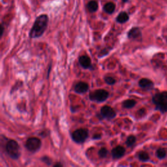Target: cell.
I'll list each match as a JSON object with an SVG mask.
<instances>
[{"mask_svg": "<svg viewBox=\"0 0 167 167\" xmlns=\"http://www.w3.org/2000/svg\"><path fill=\"white\" fill-rule=\"evenodd\" d=\"M49 17L46 15H41L39 16L33 24L30 31V37L36 39L41 37L48 27Z\"/></svg>", "mask_w": 167, "mask_h": 167, "instance_id": "6da1fadb", "label": "cell"}, {"mask_svg": "<svg viewBox=\"0 0 167 167\" xmlns=\"http://www.w3.org/2000/svg\"><path fill=\"white\" fill-rule=\"evenodd\" d=\"M6 153L10 158L14 160L18 159L21 155V148L18 143L15 140H9L5 146Z\"/></svg>", "mask_w": 167, "mask_h": 167, "instance_id": "7a4b0ae2", "label": "cell"}, {"mask_svg": "<svg viewBox=\"0 0 167 167\" xmlns=\"http://www.w3.org/2000/svg\"><path fill=\"white\" fill-rule=\"evenodd\" d=\"M156 109L161 112H167V91L158 93L152 97Z\"/></svg>", "mask_w": 167, "mask_h": 167, "instance_id": "3957f363", "label": "cell"}, {"mask_svg": "<svg viewBox=\"0 0 167 167\" xmlns=\"http://www.w3.org/2000/svg\"><path fill=\"white\" fill-rule=\"evenodd\" d=\"M109 97V93L105 90L100 89L92 91L90 93L89 99L96 103H103Z\"/></svg>", "mask_w": 167, "mask_h": 167, "instance_id": "277c9868", "label": "cell"}, {"mask_svg": "<svg viewBox=\"0 0 167 167\" xmlns=\"http://www.w3.org/2000/svg\"><path fill=\"white\" fill-rule=\"evenodd\" d=\"M88 130L84 128L77 129L72 133L71 137L73 141L78 144H82L85 142L86 139L88 138Z\"/></svg>", "mask_w": 167, "mask_h": 167, "instance_id": "5b68a950", "label": "cell"}, {"mask_svg": "<svg viewBox=\"0 0 167 167\" xmlns=\"http://www.w3.org/2000/svg\"><path fill=\"white\" fill-rule=\"evenodd\" d=\"M25 147L29 151L35 153L39 151L41 147V140L36 137H31L26 140Z\"/></svg>", "mask_w": 167, "mask_h": 167, "instance_id": "8992f818", "label": "cell"}, {"mask_svg": "<svg viewBox=\"0 0 167 167\" xmlns=\"http://www.w3.org/2000/svg\"><path fill=\"white\" fill-rule=\"evenodd\" d=\"M101 115L105 119H112L116 116V112L111 106H104L101 109Z\"/></svg>", "mask_w": 167, "mask_h": 167, "instance_id": "52a82bcc", "label": "cell"}, {"mask_svg": "<svg viewBox=\"0 0 167 167\" xmlns=\"http://www.w3.org/2000/svg\"><path fill=\"white\" fill-rule=\"evenodd\" d=\"M78 62L83 69H89L92 67L91 60L89 56L86 55H83L80 57L78 59Z\"/></svg>", "mask_w": 167, "mask_h": 167, "instance_id": "ba28073f", "label": "cell"}, {"mask_svg": "<svg viewBox=\"0 0 167 167\" xmlns=\"http://www.w3.org/2000/svg\"><path fill=\"white\" fill-rule=\"evenodd\" d=\"M89 90V85L84 82H78L75 86L74 90L78 94H83Z\"/></svg>", "mask_w": 167, "mask_h": 167, "instance_id": "9c48e42d", "label": "cell"}, {"mask_svg": "<svg viewBox=\"0 0 167 167\" xmlns=\"http://www.w3.org/2000/svg\"><path fill=\"white\" fill-rule=\"evenodd\" d=\"M138 85L140 88L145 90H152L153 88V86H154L153 82L148 78H142L141 80H140Z\"/></svg>", "mask_w": 167, "mask_h": 167, "instance_id": "30bf717a", "label": "cell"}, {"mask_svg": "<svg viewBox=\"0 0 167 167\" xmlns=\"http://www.w3.org/2000/svg\"><path fill=\"white\" fill-rule=\"evenodd\" d=\"M112 155L114 159L122 158L125 153V149L122 146H117L112 150Z\"/></svg>", "mask_w": 167, "mask_h": 167, "instance_id": "8fae6325", "label": "cell"}, {"mask_svg": "<svg viewBox=\"0 0 167 167\" xmlns=\"http://www.w3.org/2000/svg\"><path fill=\"white\" fill-rule=\"evenodd\" d=\"M128 37L131 39H137L142 37V33L138 28H133L128 33Z\"/></svg>", "mask_w": 167, "mask_h": 167, "instance_id": "7c38bea8", "label": "cell"}, {"mask_svg": "<svg viewBox=\"0 0 167 167\" xmlns=\"http://www.w3.org/2000/svg\"><path fill=\"white\" fill-rule=\"evenodd\" d=\"M129 17L128 13L125 12H122L116 17V22L119 24H124L129 21Z\"/></svg>", "mask_w": 167, "mask_h": 167, "instance_id": "4fadbf2b", "label": "cell"}, {"mask_svg": "<svg viewBox=\"0 0 167 167\" xmlns=\"http://www.w3.org/2000/svg\"><path fill=\"white\" fill-rule=\"evenodd\" d=\"M87 8L90 12H95L98 9V3L95 0H91L87 4Z\"/></svg>", "mask_w": 167, "mask_h": 167, "instance_id": "5bb4252c", "label": "cell"}, {"mask_svg": "<svg viewBox=\"0 0 167 167\" xmlns=\"http://www.w3.org/2000/svg\"><path fill=\"white\" fill-rule=\"evenodd\" d=\"M115 9H116L115 5L112 2H109L105 4L103 8L104 12L107 13V14H110V15L112 14V13L114 12Z\"/></svg>", "mask_w": 167, "mask_h": 167, "instance_id": "9a60e30c", "label": "cell"}, {"mask_svg": "<svg viewBox=\"0 0 167 167\" xmlns=\"http://www.w3.org/2000/svg\"><path fill=\"white\" fill-rule=\"evenodd\" d=\"M136 103L137 102L134 99H128L123 102V106L127 109H130L134 107Z\"/></svg>", "mask_w": 167, "mask_h": 167, "instance_id": "2e32d148", "label": "cell"}, {"mask_svg": "<svg viewBox=\"0 0 167 167\" xmlns=\"http://www.w3.org/2000/svg\"><path fill=\"white\" fill-rule=\"evenodd\" d=\"M138 159L140 161H141L142 162H146L149 161L150 159V156L148 155V153L146 151H141L138 153Z\"/></svg>", "mask_w": 167, "mask_h": 167, "instance_id": "e0dca14e", "label": "cell"}, {"mask_svg": "<svg viewBox=\"0 0 167 167\" xmlns=\"http://www.w3.org/2000/svg\"><path fill=\"white\" fill-rule=\"evenodd\" d=\"M156 155L159 159H163L166 155V151L163 148H159L157 150Z\"/></svg>", "mask_w": 167, "mask_h": 167, "instance_id": "ac0fdd59", "label": "cell"}, {"mask_svg": "<svg viewBox=\"0 0 167 167\" xmlns=\"http://www.w3.org/2000/svg\"><path fill=\"white\" fill-rule=\"evenodd\" d=\"M136 137L133 135H130L126 140V145L128 147H131L134 145L136 142Z\"/></svg>", "mask_w": 167, "mask_h": 167, "instance_id": "d6986e66", "label": "cell"}, {"mask_svg": "<svg viewBox=\"0 0 167 167\" xmlns=\"http://www.w3.org/2000/svg\"><path fill=\"white\" fill-rule=\"evenodd\" d=\"M98 155L100 158H105L108 155V150L106 148H102L98 151Z\"/></svg>", "mask_w": 167, "mask_h": 167, "instance_id": "ffe728a7", "label": "cell"}, {"mask_svg": "<svg viewBox=\"0 0 167 167\" xmlns=\"http://www.w3.org/2000/svg\"><path fill=\"white\" fill-rule=\"evenodd\" d=\"M104 81L106 82V84H107L108 85H110V86L115 84L116 82V80L112 77H105L104 78Z\"/></svg>", "mask_w": 167, "mask_h": 167, "instance_id": "44dd1931", "label": "cell"}, {"mask_svg": "<svg viewBox=\"0 0 167 167\" xmlns=\"http://www.w3.org/2000/svg\"><path fill=\"white\" fill-rule=\"evenodd\" d=\"M41 161L44 163H45L46 165L48 166H50L52 165V160L51 158H50L49 156H44L41 159Z\"/></svg>", "mask_w": 167, "mask_h": 167, "instance_id": "7402d4cb", "label": "cell"}, {"mask_svg": "<svg viewBox=\"0 0 167 167\" xmlns=\"http://www.w3.org/2000/svg\"><path fill=\"white\" fill-rule=\"evenodd\" d=\"M101 138V135H100V134H96V135H94L93 137V139H94V140H99Z\"/></svg>", "mask_w": 167, "mask_h": 167, "instance_id": "603a6c76", "label": "cell"}, {"mask_svg": "<svg viewBox=\"0 0 167 167\" xmlns=\"http://www.w3.org/2000/svg\"><path fill=\"white\" fill-rule=\"evenodd\" d=\"M3 32H4V28H3V26L2 25V26H1V35H0V36H1V37L3 36Z\"/></svg>", "mask_w": 167, "mask_h": 167, "instance_id": "cb8c5ba5", "label": "cell"}, {"mask_svg": "<svg viewBox=\"0 0 167 167\" xmlns=\"http://www.w3.org/2000/svg\"><path fill=\"white\" fill-rule=\"evenodd\" d=\"M63 165L61 163H56V165H54V167H62Z\"/></svg>", "mask_w": 167, "mask_h": 167, "instance_id": "d4e9b609", "label": "cell"}, {"mask_svg": "<svg viewBox=\"0 0 167 167\" xmlns=\"http://www.w3.org/2000/svg\"><path fill=\"white\" fill-rule=\"evenodd\" d=\"M122 2L124 3H126V2H128V0H122Z\"/></svg>", "mask_w": 167, "mask_h": 167, "instance_id": "484cf974", "label": "cell"}]
</instances>
